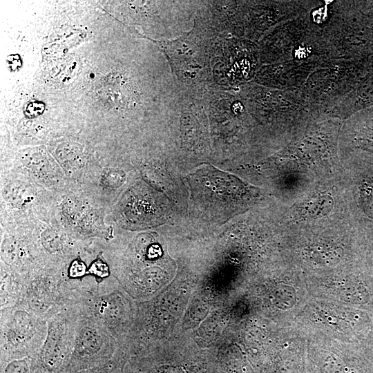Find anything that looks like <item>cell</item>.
Returning <instances> with one entry per match:
<instances>
[{"instance_id":"3957f363","label":"cell","mask_w":373,"mask_h":373,"mask_svg":"<svg viewBox=\"0 0 373 373\" xmlns=\"http://www.w3.org/2000/svg\"><path fill=\"white\" fill-rule=\"evenodd\" d=\"M81 304L77 303L60 312L48 320L46 339L32 356V370L40 373L68 372L73 350L75 329Z\"/></svg>"},{"instance_id":"277c9868","label":"cell","mask_w":373,"mask_h":373,"mask_svg":"<svg viewBox=\"0 0 373 373\" xmlns=\"http://www.w3.org/2000/svg\"><path fill=\"white\" fill-rule=\"evenodd\" d=\"M116 343L106 328L81 303L68 372L107 363Z\"/></svg>"},{"instance_id":"7a4b0ae2","label":"cell","mask_w":373,"mask_h":373,"mask_svg":"<svg viewBox=\"0 0 373 373\" xmlns=\"http://www.w3.org/2000/svg\"><path fill=\"white\" fill-rule=\"evenodd\" d=\"M1 361L31 356L42 346L48 331V321L24 307L0 309Z\"/></svg>"},{"instance_id":"52a82bcc","label":"cell","mask_w":373,"mask_h":373,"mask_svg":"<svg viewBox=\"0 0 373 373\" xmlns=\"http://www.w3.org/2000/svg\"><path fill=\"white\" fill-rule=\"evenodd\" d=\"M333 204L331 195L327 193L318 194L305 201L298 208V213L305 219L321 218L332 210Z\"/></svg>"},{"instance_id":"6da1fadb","label":"cell","mask_w":373,"mask_h":373,"mask_svg":"<svg viewBox=\"0 0 373 373\" xmlns=\"http://www.w3.org/2000/svg\"><path fill=\"white\" fill-rule=\"evenodd\" d=\"M57 267L37 266L21 275V293L17 305L35 315L48 320L81 303L86 294L85 279L72 280Z\"/></svg>"},{"instance_id":"5b68a950","label":"cell","mask_w":373,"mask_h":373,"mask_svg":"<svg viewBox=\"0 0 373 373\" xmlns=\"http://www.w3.org/2000/svg\"><path fill=\"white\" fill-rule=\"evenodd\" d=\"M21 276L1 270V309L17 305L21 293Z\"/></svg>"},{"instance_id":"8992f818","label":"cell","mask_w":373,"mask_h":373,"mask_svg":"<svg viewBox=\"0 0 373 373\" xmlns=\"http://www.w3.org/2000/svg\"><path fill=\"white\" fill-rule=\"evenodd\" d=\"M336 291L343 299L352 304L365 305L371 300L368 286L362 280L352 279L336 287Z\"/></svg>"},{"instance_id":"30bf717a","label":"cell","mask_w":373,"mask_h":373,"mask_svg":"<svg viewBox=\"0 0 373 373\" xmlns=\"http://www.w3.org/2000/svg\"><path fill=\"white\" fill-rule=\"evenodd\" d=\"M360 191L361 202L364 211L373 218V180L363 181Z\"/></svg>"},{"instance_id":"9c48e42d","label":"cell","mask_w":373,"mask_h":373,"mask_svg":"<svg viewBox=\"0 0 373 373\" xmlns=\"http://www.w3.org/2000/svg\"><path fill=\"white\" fill-rule=\"evenodd\" d=\"M3 361L6 362L3 373H32L31 356Z\"/></svg>"},{"instance_id":"7c38bea8","label":"cell","mask_w":373,"mask_h":373,"mask_svg":"<svg viewBox=\"0 0 373 373\" xmlns=\"http://www.w3.org/2000/svg\"><path fill=\"white\" fill-rule=\"evenodd\" d=\"M66 274L72 280H83L88 276V269L84 262L77 258L71 262L67 269Z\"/></svg>"},{"instance_id":"ba28073f","label":"cell","mask_w":373,"mask_h":373,"mask_svg":"<svg viewBox=\"0 0 373 373\" xmlns=\"http://www.w3.org/2000/svg\"><path fill=\"white\" fill-rule=\"evenodd\" d=\"M41 245L46 253L59 254L65 249V242L55 230H47L41 236Z\"/></svg>"},{"instance_id":"8fae6325","label":"cell","mask_w":373,"mask_h":373,"mask_svg":"<svg viewBox=\"0 0 373 373\" xmlns=\"http://www.w3.org/2000/svg\"><path fill=\"white\" fill-rule=\"evenodd\" d=\"M88 275L92 276L97 283H100L108 278L110 269L106 262L101 258H97L88 268Z\"/></svg>"}]
</instances>
